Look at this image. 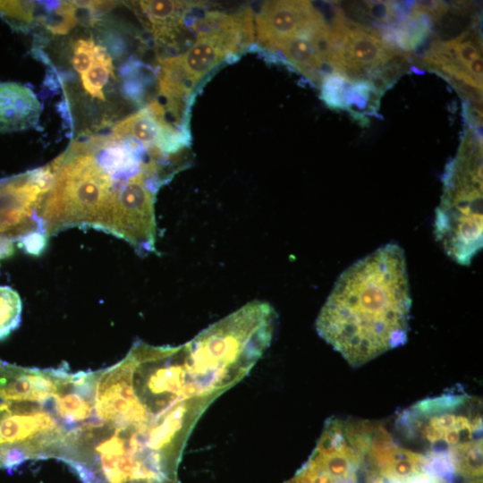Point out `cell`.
<instances>
[{
    "instance_id": "cell-7",
    "label": "cell",
    "mask_w": 483,
    "mask_h": 483,
    "mask_svg": "<svg viewBox=\"0 0 483 483\" xmlns=\"http://www.w3.org/2000/svg\"><path fill=\"white\" fill-rule=\"evenodd\" d=\"M197 38L182 55L162 61L191 91L227 55L247 47L254 39L250 9L235 13L208 12L197 24Z\"/></svg>"
},
{
    "instance_id": "cell-1",
    "label": "cell",
    "mask_w": 483,
    "mask_h": 483,
    "mask_svg": "<svg viewBox=\"0 0 483 483\" xmlns=\"http://www.w3.org/2000/svg\"><path fill=\"white\" fill-rule=\"evenodd\" d=\"M226 386L188 344L137 342L118 363L97 371L94 418L86 433L92 483H181L191 432Z\"/></svg>"
},
{
    "instance_id": "cell-12",
    "label": "cell",
    "mask_w": 483,
    "mask_h": 483,
    "mask_svg": "<svg viewBox=\"0 0 483 483\" xmlns=\"http://www.w3.org/2000/svg\"><path fill=\"white\" fill-rule=\"evenodd\" d=\"M138 5L155 39L161 44H170L177 38L191 7L189 2L172 0L140 1Z\"/></svg>"
},
{
    "instance_id": "cell-10",
    "label": "cell",
    "mask_w": 483,
    "mask_h": 483,
    "mask_svg": "<svg viewBox=\"0 0 483 483\" xmlns=\"http://www.w3.org/2000/svg\"><path fill=\"white\" fill-rule=\"evenodd\" d=\"M41 110L38 97L30 88L17 82H0V132L35 126Z\"/></svg>"
},
{
    "instance_id": "cell-6",
    "label": "cell",
    "mask_w": 483,
    "mask_h": 483,
    "mask_svg": "<svg viewBox=\"0 0 483 483\" xmlns=\"http://www.w3.org/2000/svg\"><path fill=\"white\" fill-rule=\"evenodd\" d=\"M467 133L446 166L444 192L436 211L435 234L445 252L468 266L482 248V146Z\"/></svg>"
},
{
    "instance_id": "cell-14",
    "label": "cell",
    "mask_w": 483,
    "mask_h": 483,
    "mask_svg": "<svg viewBox=\"0 0 483 483\" xmlns=\"http://www.w3.org/2000/svg\"><path fill=\"white\" fill-rule=\"evenodd\" d=\"M110 76L114 77L112 58L104 47L97 45L92 65L80 74L82 87L92 97L104 100L103 89Z\"/></svg>"
},
{
    "instance_id": "cell-9",
    "label": "cell",
    "mask_w": 483,
    "mask_h": 483,
    "mask_svg": "<svg viewBox=\"0 0 483 483\" xmlns=\"http://www.w3.org/2000/svg\"><path fill=\"white\" fill-rule=\"evenodd\" d=\"M324 19L309 1H267L255 18L256 39L262 47L275 52L282 42Z\"/></svg>"
},
{
    "instance_id": "cell-16",
    "label": "cell",
    "mask_w": 483,
    "mask_h": 483,
    "mask_svg": "<svg viewBox=\"0 0 483 483\" xmlns=\"http://www.w3.org/2000/svg\"><path fill=\"white\" fill-rule=\"evenodd\" d=\"M21 309L19 293L10 286H0V340L19 326Z\"/></svg>"
},
{
    "instance_id": "cell-8",
    "label": "cell",
    "mask_w": 483,
    "mask_h": 483,
    "mask_svg": "<svg viewBox=\"0 0 483 483\" xmlns=\"http://www.w3.org/2000/svg\"><path fill=\"white\" fill-rule=\"evenodd\" d=\"M52 178L48 165L0 180V258L12 253L14 242L31 254L44 248L40 212Z\"/></svg>"
},
{
    "instance_id": "cell-19",
    "label": "cell",
    "mask_w": 483,
    "mask_h": 483,
    "mask_svg": "<svg viewBox=\"0 0 483 483\" xmlns=\"http://www.w3.org/2000/svg\"><path fill=\"white\" fill-rule=\"evenodd\" d=\"M97 45L90 38L79 39L73 47L72 64L74 69L82 74L92 65Z\"/></svg>"
},
{
    "instance_id": "cell-18",
    "label": "cell",
    "mask_w": 483,
    "mask_h": 483,
    "mask_svg": "<svg viewBox=\"0 0 483 483\" xmlns=\"http://www.w3.org/2000/svg\"><path fill=\"white\" fill-rule=\"evenodd\" d=\"M35 4L32 2L0 1V14L22 26L33 21Z\"/></svg>"
},
{
    "instance_id": "cell-3",
    "label": "cell",
    "mask_w": 483,
    "mask_h": 483,
    "mask_svg": "<svg viewBox=\"0 0 483 483\" xmlns=\"http://www.w3.org/2000/svg\"><path fill=\"white\" fill-rule=\"evenodd\" d=\"M284 483H457L439 454L383 421L329 418L308 460Z\"/></svg>"
},
{
    "instance_id": "cell-11",
    "label": "cell",
    "mask_w": 483,
    "mask_h": 483,
    "mask_svg": "<svg viewBox=\"0 0 483 483\" xmlns=\"http://www.w3.org/2000/svg\"><path fill=\"white\" fill-rule=\"evenodd\" d=\"M171 125L163 106L155 100L145 108L120 121L113 128V136L132 140L144 148H157L163 131Z\"/></svg>"
},
{
    "instance_id": "cell-17",
    "label": "cell",
    "mask_w": 483,
    "mask_h": 483,
    "mask_svg": "<svg viewBox=\"0 0 483 483\" xmlns=\"http://www.w3.org/2000/svg\"><path fill=\"white\" fill-rule=\"evenodd\" d=\"M51 13L41 20L47 29L54 34H64L76 23L75 5L72 2H55Z\"/></svg>"
},
{
    "instance_id": "cell-13",
    "label": "cell",
    "mask_w": 483,
    "mask_h": 483,
    "mask_svg": "<svg viewBox=\"0 0 483 483\" xmlns=\"http://www.w3.org/2000/svg\"><path fill=\"white\" fill-rule=\"evenodd\" d=\"M320 23L282 42L276 48L286 61L309 79H319L326 64L319 55L312 38V32Z\"/></svg>"
},
{
    "instance_id": "cell-4",
    "label": "cell",
    "mask_w": 483,
    "mask_h": 483,
    "mask_svg": "<svg viewBox=\"0 0 483 483\" xmlns=\"http://www.w3.org/2000/svg\"><path fill=\"white\" fill-rule=\"evenodd\" d=\"M65 376L60 385H39L21 366L0 360V470L40 459L73 462L81 429L59 402Z\"/></svg>"
},
{
    "instance_id": "cell-5",
    "label": "cell",
    "mask_w": 483,
    "mask_h": 483,
    "mask_svg": "<svg viewBox=\"0 0 483 483\" xmlns=\"http://www.w3.org/2000/svg\"><path fill=\"white\" fill-rule=\"evenodd\" d=\"M50 167L53 178L40 212L47 236L79 226L111 233L119 197L140 172L94 140L74 143Z\"/></svg>"
},
{
    "instance_id": "cell-2",
    "label": "cell",
    "mask_w": 483,
    "mask_h": 483,
    "mask_svg": "<svg viewBox=\"0 0 483 483\" xmlns=\"http://www.w3.org/2000/svg\"><path fill=\"white\" fill-rule=\"evenodd\" d=\"M411 307L405 254L390 242L339 275L316 330L351 366L360 367L406 343Z\"/></svg>"
},
{
    "instance_id": "cell-15",
    "label": "cell",
    "mask_w": 483,
    "mask_h": 483,
    "mask_svg": "<svg viewBox=\"0 0 483 483\" xmlns=\"http://www.w3.org/2000/svg\"><path fill=\"white\" fill-rule=\"evenodd\" d=\"M342 6L358 21L367 17L381 25L393 23L397 19L399 11L395 3L386 1L351 2L343 4Z\"/></svg>"
}]
</instances>
